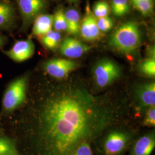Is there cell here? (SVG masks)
Masks as SVG:
<instances>
[{
	"label": "cell",
	"mask_w": 155,
	"mask_h": 155,
	"mask_svg": "<svg viewBox=\"0 0 155 155\" xmlns=\"http://www.w3.org/2000/svg\"><path fill=\"white\" fill-rule=\"evenodd\" d=\"M113 13L117 17H122L129 11L130 6L128 0H112Z\"/></svg>",
	"instance_id": "obj_18"
},
{
	"label": "cell",
	"mask_w": 155,
	"mask_h": 155,
	"mask_svg": "<svg viewBox=\"0 0 155 155\" xmlns=\"http://www.w3.org/2000/svg\"><path fill=\"white\" fill-rule=\"evenodd\" d=\"M15 9L9 2L0 1V29H9L14 25Z\"/></svg>",
	"instance_id": "obj_14"
},
{
	"label": "cell",
	"mask_w": 155,
	"mask_h": 155,
	"mask_svg": "<svg viewBox=\"0 0 155 155\" xmlns=\"http://www.w3.org/2000/svg\"><path fill=\"white\" fill-rule=\"evenodd\" d=\"M53 25L55 31L58 32L67 31V22L64 12L62 9L56 12L54 16Z\"/></svg>",
	"instance_id": "obj_19"
},
{
	"label": "cell",
	"mask_w": 155,
	"mask_h": 155,
	"mask_svg": "<svg viewBox=\"0 0 155 155\" xmlns=\"http://www.w3.org/2000/svg\"><path fill=\"white\" fill-rule=\"evenodd\" d=\"M137 99L141 108L148 109L155 106V82L145 83L136 90Z\"/></svg>",
	"instance_id": "obj_12"
},
{
	"label": "cell",
	"mask_w": 155,
	"mask_h": 155,
	"mask_svg": "<svg viewBox=\"0 0 155 155\" xmlns=\"http://www.w3.org/2000/svg\"><path fill=\"white\" fill-rule=\"evenodd\" d=\"M143 125L145 127H155V106L150 107L146 110Z\"/></svg>",
	"instance_id": "obj_24"
},
{
	"label": "cell",
	"mask_w": 155,
	"mask_h": 155,
	"mask_svg": "<svg viewBox=\"0 0 155 155\" xmlns=\"http://www.w3.org/2000/svg\"><path fill=\"white\" fill-rule=\"evenodd\" d=\"M133 6L144 16H150L153 12V0H131Z\"/></svg>",
	"instance_id": "obj_17"
},
{
	"label": "cell",
	"mask_w": 155,
	"mask_h": 155,
	"mask_svg": "<svg viewBox=\"0 0 155 155\" xmlns=\"http://www.w3.org/2000/svg\"><path fill=\"white\" fill-rule=\"evenodd\" d=\"M109 12V6L104 0H101L96 2L93 8V14L97 18L107 16Z\"/></svg>",
	"instance_id": "obj_21"
},
{
	"label": "cell",
	"mask_w": 155,
	"mask_h": 155,
	"mask_svg": "<svg viewBox=\"0 0 155 155\" xmlns=\"http://www.w3.org/2000/svg\"><path fill=\"white\" fill-rule=\"evenodd\" d=\"M35 45L31 39L16 41L11 49L4 54L16 62L25 61L31 58L35 52Z\"/></svg>",
	"instance_id": "obj_8"
},
{
	"label": "cell",
	"mask_w": 155,
	"mask_h": 155,
	"mask_svg": "<svg viewBox=\"0 0 155 155\" xmlns=\"http://www.w3.org/2000/svg\"><path fill=\"white\" fill-rule=\"evenodd\" d=\"M122 118L118 106L82 85L57 86L36 113L31 135L33 155H72L80 145L94 141Z\"/></svg>",
	"instance_id": "obj_1"
},
{
	"label": "cell",
	"mask_w": 155,
	"mask_h": 155,
	"mask_svg": "<svg viewBox=\"0 0 155 155\" xmlns=\"http://www.w3.org/2000/svg\"><path fill=\"white\" fill-rule=\"evenodd\" d=\"M121 70L116 62L109 59H102L94 67V76L97 86L103 88L120 77Z\"/></svg>",
	"instance_id": "obj_5"
},
{
	"label": "cell",
	"mask_w": 155,
	"mask_h": 155,
	"mask_svg": "<svg viewBox=\"0 0 155 155\" xmlns=\"http://www.w3.org/2000/svg\"><path fill=\"white\" fill-rule=\"evenodd\" d=\"M61 39V35L59 32L51 30L41 37V41L47 48L53 50L59 46Z\"/></svg>",
	"instance_id": "obj_16"
},
{
	"label": "cell",
	"mask_w": 155,
	"mask_h": 155,
	"mask_svg": "<svg viewBox=\"0 0 155 155\" xmlns=\"http://www.w3.org/2000/svg\"><path fill=\"white\" fill-rule=\"evenodd\" d=\"M78 67L75 61L65 59H53L47 61L45 68L51 76L58 79L67 77Z\"/></svg>",
	"instance_id": "obj_7"
},
{
	"label": "cell",
	"mask_w": 155,
	"mask_h": 155,
	"mask_svg": "<svg viewBox=\"0 0 155 155\" xmlns=\"http://www.w3.org/2000/svg\"><path fill=\"white\" fill-rule=\"evenodd\" d=\"M21 15V30H26L35 18L42 14L46 8L45 0H17Z\"/></svg>",
	"instance_id": "obj_6"
},
{
	"label": "cell",
	"mask_w": 155,
	"mask_h": 155,
	"mask_svg": "<svg viewBox=\"0 0 155 155\" xmlns=\"http://www.w3.org/2000/svg\"><path fill=\"white\" fill-rule=\"evenodd\" d=\"M67 22V31L75 36L80 33L81 16L77 10L70 9L64 12Z\"/></svg>",
	"instance_id": "obj_15"
},
{
	"label": "cell",
	"mask_w": 155,
	"mask_h": 155,
	"mask_svg": "<svg viewBox=\"0 0 155 155\" xmlns=\"http://www.w3.org/2000/svg\"><path fill=\"white\" fill-rule=\"evenodd\" d=\"M130 132L120 128L112 129L107 134L104 142L105 155H120L126 150L132 139Z\"/></svg>",
	"instance_id": "obj_4"
},
{
	"label": "cell",
	"mask_w": 155,
	"mask_h": 155,
	"mask_svg": "<svg viewBox=\"0 0 155 155\" xmlns=\"http://www.w3.org/2000/svg\"><path fill=\"white\" fill-rule=\"evenodd\" d=\"M72 155H93L90 143H84L80 145Z\"/></svg>",
	"instance_id": "obj_25"
},
{
	"label": "cell",
	"mask_w": 155,
	"mask_h": 155,
	"mask_svg": "<svg viewBox=\"0 0 155 155\" xmlns=\"http://www.w3.org/2000/svg\"><path fill=\"white\" fill-rule=\"evenodd\" d=\"M80 33L83 39L87 41H93L100 36V31L97 25V19L88 6L80 26Z\"/></svg>",
	"instance_id": "obj_9"
},
{
	"label": "cell",
	"mask_w": 155,
	"mask_h": 155,
	"mask_svg": "<svg viewBox=\"0 0 155 155\" xmlns=\"http://www.w3.org/2000/svg\"><path fill=\"white\" fill-rule=\"evenodd\" d=\"M97 25L100 31L107 32L113 28V21L109 17H102L97 19Z\"/></svg>",
	"instance_id": "obj_23"
},
{
	"label": "cell",
	"mask_w": 155,
	"mask_h": 155,
	"mask_svg": "<svg viewBox=\"0 0 155 155\" xmlns=\"http://www.w3.org/2000/svg\"><path fill=\"white\" fill-rule=\"evenodd\" d=\"M6 40V39L5 36L0 35V48H1L4 45H5Z\"/></svg>",
	"instance_id": "obj_26"
},
{
	"label": "cell",
	"mask_w": 155,
	"mask_h": 155,
	"mask_svg": "<svg viewBox=\"0 0 155 155\" xmlns=\"http://www.w3.org/2000/svg\"><path fill=\"white\" fill-rule=\"evenodd\" d=\"M28 77L24 76L12 82L6 89L2 104L6 111H13L21 105L25 100Z\"/></svg>",
	"instance_id": "obj_3"
},
{
	"label": "cell",
	"mask_w": 155,
	"mask_h": 155,
	"mask_svg": "<svg viewBox=\"0 0 155 155\" xmlns=\"http://www.w3.org/2000/svg\"><path fill=\"white\" fill-rule=\"evenodd\" d=\"M109 44L125 54L134 52L141 45V34L138 24L133 21L124 23L113 33Z\"/></svg>",
	"instance_id": "obj_2"
},
{
	"label": "cell",
	"mask_w": 155,
	"mask_h": 155,
	"mask_svg": "<svg viewBox=\"0 0 155 155\" xmlns=\"http://www.w3.org/2000/svg\"><path fill=\"white\" fill-rule=\"evenodd\" d=\"M90 49V47L71 37L64 39L59 47L61 55L70 58H79Z\"/></svg>",
	"instance_id": "obj_10"
},
{
	"label": "cell",
	"mask_w": 155,
	"mask_h": 155,
	"mask_svg": "<svg viewBox=\"0 0 155 155\" xmlns=\"http://www.w3.org/2000/svg\"><path fill=\"white\" fill-rule=\"evenodd\" d=\"M17 151L13 143L9 139L0 137V155Z\"/></svg>",
	"instance_id": "obj_22"
},
{
	"label": "cell",
	"mask_w": 155,
	"mask_h": 155,
	"mask_svg": "<svg viewBox=\"0 0 155 155\" xmlns=\"http://www.w3.org/2000/svg\"><path fill=\"white\" fill-rule=\"evenodd\" d=\"M70 1H77V0H68Z\"/></svg>",
	"instance_id": "obj_28"
},
{
	"label": "cell",
	"mask_w": 155,
	"mask_h": 155,
	"mask_svg": "<svg viewBox=\"0 0 155 155\" xmlns=\"http://www.w3.org/2000/svg\"><path fill=\"white\" fill-rule=\"evenodd\" d=\"M155 147V130L146 133L137 139L129 155H150Z\"/></svg>",
	"instance_id": "obj_11"
},
{
	"label": "cell",
	"mask_w": 155,
	"mask_h": 155,
	"mask_svg": "<svg viewBox=\"0 0 155 155\" xmlns=\"http://www.w3.org/2000/svg\"><path fill=\"white\" fill-rule=\"evenodd\" d=\"M18 155V153H17V151H16V152H9V153H6V154H5V155Z\"/></svg>",
	"instance_id": "obj_27"
},
{
	"label": "cell",
	"mask_w": 155,
	"mask_h": 155,
	"mask_svg": "<svg viewBox=\"0 0 155 155\" xmlns=\"http://www.w3.org/2000/svg\"><path fill=\"white\" fill-rule=\"evenodd\" d=\"M140 71L145 75L149 77H155V58H149L143 61L140 66Z\"/></svg>",
	"instance_id": "obj_20"
},
{
	"label": "cell",
	"mask_w": 155,
	"mask_h": 155,
	"mask_svg": "<svg viewBox=\"0 0 155 155\" xmlns=\"http://www.w3.org/2000/svg\"><path fill=\"white\" fill-rule=\"evenodd\" d=\"M54 16L49 14H40L33 21L32 35L41 37L52 30Z\"/></svg>",
	"instance_id": "obj_13"
}]
</instances>
